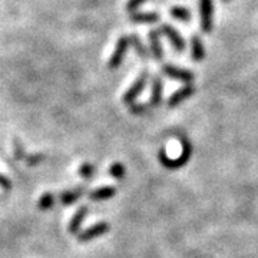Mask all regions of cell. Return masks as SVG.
Instances as JSON below:
<instances>
[{
    "label": "cell",
    "mask_w": 258,
    "mask_h": 258,
    "mask_svg": "<svg viewBox=\"0 0 258 258\" xmlns=\"http://www.w3.org/2000/svg\"><path fill=\"white\" fill-rule=\"evenodd\" d=\"M191 154H192L191 144H189V142H186L185 139H182V154H181V157L176 158V159H171V158L168 157V155L165 154V151H164V149H161V151L158 152V158H159L161 164H162L164 166L169 168V169H176V168L184 166L185 164L189 161Z\"/></svg>",
    "instance_id": "1"
},
{
    "label": "cell",
    "mask_w": 258,
    "mask_h": 258,
    "mask_svg": "<svg viewBox=\"0 0 258 258\" xmlns=\"http://www.w3.org/2000/svg\"><path fill=\"white\" fill-rule=\"evenodd\" d=\"M200 19L201 29L205 33H210L214 29V2L212 0H200Z\"/></svg>",
    "instance_id": "2"
},
{
    "label": "cell",
    "mask_w": 258,
    "mask_h": 258,
    "mask_svg": "<svg viewBox=\"0 0 258 258\" xmlns=\"http://www.w3.org/2000/svg\"><path fill=\"white\" fill-rule=\"evenodd\" d=\"M148 76H149L148 71H144L142 74L139 75L138 79L132 83V86H131L128 91L125 92V95H123V98H122L123 103H126V105H132L139 95L144 92V89H145V86H147Z\"/></svg>",
    "instance_id": "3"
},
{
    "label": "cell",
    "mask_w": 258,
    "mask_h": 258,
    "mask_svg": "<svg viewBox=\"0 0 258 258\" xmlns=\"http://www.w3.org/2000/svg\"><path fill=\"white\" fill-rule=\"evenodd\" d=\"M129 43H131V42H129V36H120L119 39H118L116 46L113 49L111 57H109V62H108V68H109V69H116V68L122 63L123 56H125L126 50H128Z\"/></svg>",
    "instance_id": "4"
},
{
    "label": "cell",
    "mask_w": 258,
    "mask_h": 258,
    "mask_svg": "<svg viewBox=\"0 0 258 258\" xmlns=\"http://www.w3.org/2000/svg\"><path fill=\"white\" fill-rule=\"evenodd\" d=\"M109 231V225L108 222H98V224H93L92 227L83 230L79 235H78V241L79 242H89V241L95 240L98 237H101L103 234H106Z\"/></svg>",
    "instance_id": "5"
},
{
    "label": "cell",
    "mask_w": 258,
    "mask_h": 258,
    "mask_svg": "<svg viewBox=\"0 0 258 258\" xmlns=\"http://www.w3.org/2000/svg\"><path fill=\"white\" fill-rule=\"evenodd\" d=\"M162 72L175 79V81H179V82H185V83H191L194 81V74L191 71H186L184 68H178V66H174V64H164L162 66Z\"/></svg>",
    "instance_id": "6"
},
{
    "label": "cell",
    "mask_w": 258,
    "mask_h": 258,
    "mask_svg": "<svg viewBox=\"0 0 258 258\" xmlns=\"http://www.w3.org/2000/svg\"><path fill=\"white\" fill-rule=\"evenodd\" d=\"M159 33H162L164 36H166L169 39L172 47L175 49L176 52H184L185 50V40L182 39V36L179 35V32L175 30L172 26L169 25H162L161 29H159Z\"/></svg>",
    "instance_id": "7"
},
{
    "label": "cell",
    "mask_w": 258,
    "mask_h": 258,
    "mask_svg": "<svg viewBox=\"0 0 258 258\" xmlns=\"http://www.w3.org/2000/svg\"><path fill=\"white\" fill-rule=\"evenodd\" d=\"M194 93H195V86H194L192 83H186V85L182 86L181 89H178L176 92H174L171 95V98L168 99V105H169L171 108H175L179 103H182L185 99L191 98Z\"/></svg>",
    "instance_id": "8"
},
{
    "label": "cell",
    "mask_w": 258,
    "mask_h": 258,
    "mask_svg": "<svg viewBox=\"0 0 258 258\" xmlns=\"http://www.w3.org/2000/svg\"><path fill=\"white\" fill-rule=\"evenodd\" d=\"M85 189L86 188L83 185H81V186H78L75 189L63 191V192H60V195H59V201L63 204V205H71V204L76 203L78 200H81V197L85 194Z\"/></svg>",
    "instance_id": "9"
},
{
    "label": "cell",
    "mask_w": 258,
    "mask_h": 258,
    "mask_svg": "<svg viewBox=\"0 0 258 258\" xmlns=\"http://www.w3.org/2000/svg\"><path fill=\"white\" fill-rule=\"evenodd\" d=\"M88 212H89V208L86 207V205H82L78 211L75 212L74 217H72V220L69 222V232L71 234H76L79 228H81V224L83 222V220L86 218V215H88Z\"/></svg>",
    "instance_id": "10"
},
{
    "label": "cell",
    "mask_w": 258,
    "mask_h": 258,
    "mask_svg": "<svg viewBox=\"0 0 258 258\" xmlns=\"http://www.w3.org/2000/svg\"><path fill=\"white\" fill-rule=\"evenodd\" d=\"M159 30H151L149 32V43H151V52L154 55L155 60H162V46H161V40H159Z\"/></svg>",
    "instance_id": "11"
},
{
    "label": "cell",
    "mask_w": 258,
    "mask_h": 258,
    "mask_svg": "<svg viewBox=\"0 0 258 258\" xmlns=\"http://www.w3.org/2000/svg\"><path fill=\"white\" fill-rule=\"evenodd\" d=\"M191 55L195 62H201L205 57V49H204V42L198 35H192L191 37Z\"/></svg>",
    "instance_id": "12"
},
{
    "label": "cell",
    "mask_w": 258,
    "mask_h": 258,
    "mask_svg": "<svg viewBox=\"0 0 258 258\" xmlns=\"http://www.w3.org/2000/svg\"><path fill=\"white\" fill-rule=\"evenodd\" d=\"M115 194H116L115 186H102V188H98V189H95L89 194V198L92 201H105V200L112 198Z\"/></svg>",
    "instance_id": "13"
},
{
    "label": "cell",
    "mask_w": 258,
    "mask_h": 258,
    "mask_svg": "<svg viewBox=\"0 0 258 258\" xmlns=\"http://www.w3.org/2000/svg\"><path fill=\"white\" fill-rule=\"evenodd\" d=\"M161 16L155 13V12H138V13H132L131 15V20L135 22V23H155V22H159Z\"/></svg>",
    "instance_id": "14"
},
{
    "label": "cell",
    "mask_w": 258,
    "mask_h": 258,
    "mask_svg": "<svg viewBox=\"0 0 258 258\" xmlns=\"http://www.w3.org/2000/svg\"><path fill=\"white\" fill-rule=\"evenodd\" d=\"M162 101V81L159 76H155L152 79V93H151V101L149 103L152 106H158Z\"/></svg>",
    "instance_id": "15"
},
{
    "label": "cell",
    "mask_w": 258,
    "mask_h": 258,
    "mask_svg": "<svg viewBox=\"0 0 258 258\" xmlns=\"http://www.w3.org/2000/svg\"><path fill=\"white\" fill-rule=\"evenodd\" d=\"M129 42L132 43V46L135 49V52L139 55V57L144 59V60H147L148 57H149V53H148L147 47L144 46V43H142V40L139 39L138 35H137V33H132V36H129Z\"/></svg>",
    "instance_id": "16"
},
{
    "label": "cell",
    "mask_w": 258,
    "mask_h": 258,
    "mask_svg": "<svg viewBox=\"0 0 258 258\" xmlns=\"http://www.w3.org/2000/svg\"><path fill=\"white\" fill-rule=\"evenodd\" d=\"M53 204H55V194L45 192L37 201V208L40 211H47L53 207Z\"/></svg>",
    "instance_id": "17"
},
{
    "label": "cell",
    "mask_w": 258,
    "mask_h": 258,
    "mask_svg": "<svg viewBox=\"0 0 258 258\" xmlns=\"http://www.w3.org/2000/svg\"><path fill=\"white\" fill-rule=\"evenodd\" d=\"M171 16L174 19H178V20H182V22H189L192 15L191 12L186 9V8H182V6H175L171 9Z\"/></svg>",
    "instance_id": "18"
},
{
    "label": "cell",
    "mask_w": 258,
    "mask_h": 258,
    "mask_svg": "<svg viewBox=\"0 0 258 258\" xmlns=\"http://www.w3.org/2000/svg\"><path fill=\"white\" fill-rule=\"evenodd\" d=\"M13 152H15V158L18 159V161H22V159H25L26 158V151H25V147H23V144H22V141L19 138H13Z\"/></svg>",
    "instance_id": "19"
},
{
    "label": "cell",
    "mask_w": 258,
    "mask_h": 258,
    "mask_svg": "<svg viewBox=\"0 0 258 258\" xmlns=\"http://www.w3.org/2000/svg\"><path fill=\"white\" fill-rule=\"evenodd\" d=\"M109 174H111L113 178H116V179H122L123 176H125V166L119 164V162H115V164H112L111 168H109Z\"/></svg>",
    "instance_id": "20"
},
{
    "label": "cell",
    "mask_w": 258,
    "mask_h": 258,
    "mask_svg": "<svg viewBox=\"0 0 258 258\" xmlns=\"http://www.w3.org/2000/svg\"><path fill=\"white\" fill-rule=\"evenodd\" d=\"M78 172H79V175L82 176V178L89 179V178H92L93 172H95V166H93V164H91V162H85V164L81 165Z\"/></svg>",
    "instance_id": "21"
},
{
    "label": "cell",
    "mask_w": 258,
    "mask_h": 258,
    "mask_svg": "<svg viewBox=\"0 0 258 258\" xmlns=\"http://www.w3.org/2000/svg\"><path fill=\"white\" fill-rule=\"evenodd\" d=\"M46 159V155H43V154H30V155H26L25 158V162L30 166H35L37 164H40V162H43Z\"/></svg>",
    "instance_id": "22"
},
{
    "label": "cell",
    "mask_w": 258,
    "mask_h": 258,
    "mask_svg": "<svg viewBox=\"0 0 258 258\" xmlns=\"http://www.w3.org/2000/svg\"><path fill=\"white\" fill-rule=\"evenodd\" d=\"M129 109L134 115H142V113H145L148 111V106L144 105V103H135L134 102L132 105H129Z\"/></svg>",
    "instance_id": "23"
},
{
    "label": "cell",
    "mask_w": 258,
    "mask_h": 258,
    "mask_svg": "<svg viewBox=\"0 0 258 258\" xmlns=\"http://www.w3.org/2000/svg\"><path fill=\"white\" fill-rule=\"evenodd\" d=\"M145 2L148 0H128V3H126V10L128 12H132V10L138 9L141 5H144Z\"/></svg>",
    "instance_id": "24"
},
{
    "label": "cell",
    "mask_w": 258,
    "mask_h": 258,
    "mask_svg": "<svg viewBox=\"0 0 258 258\" xmlns=\"http://www.w3.org/2000/svg\"><path fill=\"white\" fill-rule=\"evenodd\" d=\"M0 186L5 189V191H9L12 189V181H10L8 176H5L0 172Z\"/></svg>",
    "instance_id": "25"
},
{
    "label": "cell",
    "mask_w": 258,
    "mask_h": 258,
    "mask_svg": "<svg viewBox=\"0 0 258 258\" xmlns=\"http://www.w3.org/2000/svg\"><path fill=\"white\" fill-rule=\"evenodd\" d=\"M222 2H230V0H222Z\"/></svg>",
    "instance_id": "26"
}]
</instances>
